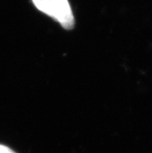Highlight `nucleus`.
I'll use <instances>...</instances> for the list:
<instances>
[{
    "label": "nucleus",
    "instance_id": "obj_1",
    "mask_svg": "<svg viewBox=\"0 0 152 153\" xmlns=\"http://www.w3.org/2000/svg\"><path fill=\"white\" fill-rule=\"evenodd\" d=\"M58 12V22L64 28L71 30L73 28L75 21L71 7L67 0H52Z\"/></svg>",
    "mask_w": 152,
    "mask_h": 153
},
{
    "label": "nucleus",
    "instance_id": "obj_2",
    "mask_svg": "<svg viewBox=\"0 0 152 153\" xmlns=\"http://www.w3.org/2000/svg\"><path fill=\"white\" fill-rule=\"evenodd\" d=\"M35 6L50 17L58 21V12L52 0H32Z\"/></svg>",
    "mask_w": 152,
    "mask_h": 153
},
{
    "label": "nucleus",
    "instance_id": "obj_3",
    "mask_svg": "<svg viewBox=\"0 0 152 153\" xmlns=\"http://www.w3.org/2000/svg\"><path fill=\"white\" fill-rule=\"evenodd\" d=\"M0 153H16L11 149L3 145H0Z\"/></svg>",
    "mask_w": 152,
    "mask_h": 153
}]
</instances>
